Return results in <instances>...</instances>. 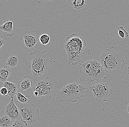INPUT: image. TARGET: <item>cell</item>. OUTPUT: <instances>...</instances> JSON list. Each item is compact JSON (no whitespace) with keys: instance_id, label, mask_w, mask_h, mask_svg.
<instances>
[{"instance_id":"cell-9","label":"cell","mask_w":129,"mask_h":127,"mask_svg":"<svg viewBox=\"0 0 129 127\" xmlns=\"http://www.w3.org/2000/svg\"><path fill=\"white\" fill-rule=\"evenodd\" d=\"M24 42L27 48L34 50L37 48V43L39 40V33L36 30L28 29L22 34Z\"/></svg>"},{"instance_id":"cell-2","label":"cell","mask_w":129,"mask_h":127,"mask_svg":"<svg viewBox=\"0 0 129 127\" xmlns=\"http://www.w3.org/2000/svg\"><path fill=\"white\" fill-rule=\"evenodd\" d=\"M79 65L81 74L80 79L81 81L88 83L94 81L101 82L102 79L109 76L110 72L102 66L100 59L97 57Z\"/></svg>"},{"instance_id":"cell-18","label":"cell","mask_w":129,"mask_h":127,"mask_svg":"<svg viewBox=\"0 0 129 127\" xmlns=\"http://www.w3.org/2000/svg\"><path fill=\"white\" fill-rule=\"evenodd\" d=\"M71 5L76 9H80L83 8L86 5V1L85 0H75L73 1L71 4Z\"/></svg>"},{"instance_id":"cell-14","label":"cell","mask_w":129,"mask_h":127,"mask_svg":"<svg viewBox=\"0 0 129 127\" xmlns=\"http://www.w3.org/2000/svg\"><path fill=\"white\" fill-rule=\"evenodd\" d=\"M22 59L19 55L13 54L10 55L7 60L6 65L12 67H19L21 65Z\"/></svg>"},{"instance_id":"cell-1","label":"cell","mask_w":129,"mask_h":127,"mask_svg":"<svg viewBox=\"0 0 129 127\" xmlns=\"http://www.w3.org/2000/svg\"><path fill=\"white\" fill-rule=\"evenodd\" d=\"M86 45L84 35L81 33L71 34L61 43L67 53L68 65H77L85 56L90 54L91 50L86 48Z\"/></svg>"},{"instance_id":"cell-25","label":"cell","mask_w":129,"mask_h":127,"mask_svg":"<svg viewBox=\"0 0 129 127\" xmlns=\"http://www.w3.org/2000/svg\"><path fill=\"white\" fill-rule=\"evenodd\" d=\"M128 74H129V66H128Z\"/></svg>"},{"instance_id":"cell-6","label":"cell","mask_w":129,"mask_h":127,"mask_svg":"<svg viewBox=\"0 0 129 127\" xmlns=\"http://www.w3.org/2000/svg\"><path fill=\"white\" fill-rule=\"evenodd\" d=\"M55 90L56 87L51 78L39 76L34 79L30 92L36 98L44 97L49 100L51 99Z\"/></svg>"},{"instance_id":"cell-11","label":"cell","mask_w":129,"mask_h":127,"mask_svg":"<svg viewBox=\"0 0 129 127\" xmlns=\"http://www.w3.org/2000/svg\"><path fill=\"white\" fill-rule=\"evenodd\" d=\"M13 24L11 21L6 20L4 24L0 26V30L5 37H11L14 34L13 30Z\"/></svg>"},{"instance_id":"cell-23","label":"cell","mask_w":129,"mask_h":127,"mask_svg":"<svg viewBox=\"0 0 129 127\" xmlns=\"http://www.w3.org/2000/svg\"><path fill=\"white\" fill-rule=\"evenodd\" d=\"M0 43H1V44H0V48H1L2 46L4 45V44L5 43L6 41L4 39H2V38H0Z\"/></svg>"},{"instance_id":"cell-5","label":"cell","mask_w":129,"mask_h":127,"mask_svg":"<svg viewBox=\"0 0 129 127\" xmlns=\"http://www.w3.org/2000/svg\"><path fill=\"white\" fill-rule=\"evenodd\" d=\"M87 89L84 85L72 82L57 92L56 98L59 102L75 103L83 98Z\"/></svg>"},{"instance_id":"cell-21","label":"cell","mask_w":129,"mask_h":127,"mask_svg":"<svg viewBox=\"0 0 129 127\" xmlns=\"http://www.w3.org/2000/svg\"><path fill=\"white\" fill-rule=\"evenodd\" d=\"M50 38L49 35L46 34H44L40 36L39 41L42 45H46L50 42Z\"/></svg>"},{"instance_id":"cell-22","label":"cell","mask_w":129,"mask_h":127,"mask_svg":"<svg viewBox=\"0 0 129 127\" xmlns=\"http://www.w3.org/2000/svg\"><path fill=\"white\" fill-rule=\"evenodd\" d=\"M0 93L1 94L5 96H7L8 95V91L7 88L5 87H2L1 88L0 90Z\"/></svg>"},{"instance_id":"cell-8","label":"cell","mask_w":129,"mask_h":127,"mask_svg":"<svg viewBox=\"0 0 129 127\" xmlns=\"http://www.w3.org/2000/svg\"><path fill=\"white\" fill-rule=\"evenodd\" d=\"M99 102H106L112 94L113 91L108 83L98 82L88 88Z\"/></svg>"},{"instance_id":"cell-19","label":"cell","mask_w":129,"mask_h":127,"mask_svg":"<svg viewBox=\"0 0 129 127\" xmlns=\"http://www.w3.org/2000/svg\"><path fill=\"white\" fill-rule=\"evenodd\" d=\"M28 123L22 119H17L15 120L12 127H27Z\"/></svg>"},{"instance_id":"cell-12","label":"cell","mask_w":129,"mask_h":127,"mask_svg":"<svg viewBox=\"0 0 129 127\" xmlns=\"http://www.w3.org/2000/svg\"><path fill=\"white\" fill-rule=\"evenodd\" d=\"M2 86L7 88L8 91V96H9L12 99H14V97L17 93V91L18 88H19L18 85L7 81L1 82V87Z\"/></svg>"},{"instance_id":"cell-24","label":"cell","mask_w":129,"mask_h":127,"mask_svg":"<svg viewBox=\"0 0 129 127\" xmlns=\"http://www.w3.org/2000/svg\"><path fill=\"white\" fill-rule=\"evenodd\" d=\"M126 110H127V112L129 114V103L128 104L127 107H126Z\"/></svg>"},{"instance_id":"cell-4","label":"cell","mask_w":129,"mask_h":127,"mask_svg":"<svg viewBox=\"0 0 129 127\" xmlns=\"http://www.w3.org/2000/svg\"><path fill=\"white\" fill-rule=\"evenodd\" d=\"M29 59L28 67L34 78L45 73L53 64L46 51L35 50L30 54Z\"/></svg>"},{"instance_id":"cell-15","label":"cell","mask_w":129,"mask_h":127,"mask_svg":"<svg viewBox=\"0 0 129 127\" xmlns=\"http://www.w3.org/2000/svg\"><path fill=\"white\" fill-rule=\"evenodd\" d=\"M16 98L18 104H24L30 102V96L24 95L20 92H17L16 95Z\"/></svg>"},{"instance_id":"cell-13","label":"cell","mask_w":129,"mask_h":127,"mask_svg":"<svg viewBox=\"0 0 129 127\" xmlns=\"http://www.w3.org/2000/svg\"><path fill=\"white\" fill-rule=\"evenodd\" d=\"M33 85V82L30 79V77L25 76L22 80L19 81L18 86L21 91H26L29 92L32 90Z\"/></svg>"},{"instance_id":"cell-16","label":"cell","mask_w":129,"mask_h":127,"mask_svg":"<svg viewBox=\"0 0 129 127\" xmlns=\"http://www.w3.org/2000/svg\"><path fill=\"white\" fill-rule=\"evenodd\" d=\"M11 73V70L8 67L5 66L3 68H1L0 69V79L1 82L6 81Z\"/></svg>"},{"instance_id":"cell-3","label":"cell","mask_w":129,"mask_h":127,"mask_svg":"<svg viewBox=\"0 0 129 127\" xmlns=\"http://www.w3.org/2000/svg\"><path fill=\"white\" fill-rule=\"evenodd\" d=\"M101 64L112 73L114 71L123 69L125 65L124 55L116 46L110 47L101 54Z\"/></svg>"},{"instance_id":"cell-17","label":"cell","mask_w":129,"mask_h":127,"mask_svg":"<svg viewBox=\"0 0 129 127\" xmlns=\"http://www.w3.org/2000/svg\"><path fill=\"white\" fill-rule=\"evenodd\" d=\"M14 121L6 115L2 116L0 119L1 127H12Z\"/></svg>"},{"instance_id":"cell-20","label":"cell","mask_w":129,"mask_h":127,"mask_svg":"<svg viewBox=\"0 0 129 127\" xmlns=\"http://www.w3.org/2000/svg\"><path fill=\"white\" fill-rule=\"evenodd\" d=\"M119 36L122 38L128 37L129 36L128 33L124 28L123 26H120L118 27Z\"/></svg>"},{"instance_id":"cell-10","label":"cell","mask_w":129,"mask_h":127,"mask_svg":"<svg viewBox=\"0 0 129 127\" xmlns=\"http://www.w3.org/2000/svg\"><path fill=\"white\" fill-rule=\"evenodd\" d=\"M3 112L14 121L16 120L22 119L20 110L15 104L14 99H12L8 104L5 105L3 109Z\"/></svg>"},{"instance_id":"cell-7","label":"cell","mask_w":129,"mask_h":127,"mask_svg":"<svg viewBox=\"0 0 129 127\" xmlns=\"http://www.w3.org/2000/svg\"><path fill=\"white\" fill-rule=\"evenodd\" d=\"M22 119L30 124L36 123L40 118V113L37 106L31 102L24 104H18Z\"/></svg>"}]
</instances>
